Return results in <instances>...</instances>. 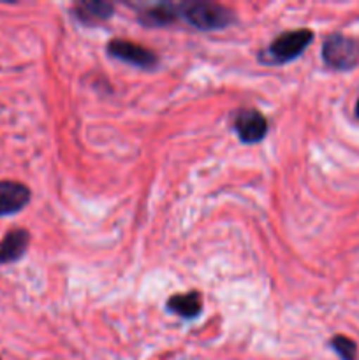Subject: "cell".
<instances>
[{
  "label": "cell",
  "instance_id": "1",
  "mask_svg": "<svg viewBox=\"0 0 359 360\" xmlns=\"http://www.w3.org/2000/svg\"><path fill=\"white\" fill-rule=\"evenodd\" d=\"M178 16L197 30H220L234 21V13L229 7L208 0L180 2Z\"/></svg>",
  "mask_w": 359,
  "mask_h": 360
},
{
  "label": "cell",
  "instance_id": "2",
  "mask_svg": "<svg viewBox=\"0 0 359 360\" xmlns=\"http://www.w3.org/2000/svg\"><path fill=\"white\" fill-rule=\"evenodd\" d=\"M312 41L313 32L310 28L284 32L277 39H273V42L264 51H260L259 60L263 63H270V65H284V63L298 58Z\"/></svg>",
  "mask_w": 359,
  "mask_h": 360
},
{
  "label": "cell",
  "instance_id": "3",
  "mask_svg": "<svg viewBox=\"0 0 359 360\" xmlns=\"http://www.w3.org/2000/svg\"><path fill=\"white\" fill-rule=\"evenodd\" d=\"M322 60L333 70H351L359 63V41L334 32L322 42Z\"/></svg>",
  "mask_w": 359,
  "mask_h": 360
},
{
  "label": "cell",
  "instance_id": "4",
  "mask_svg": "<svg viewBox=\"0 0 359 360\" xmlns=\"http://www.w3.org/2000/svg\"><path fill=\"white\" fill-rule=\"evenodd\" d=\"M106 51L113 58L122 60V62L130 63V65L139 67V69L150 70L157 67L158 63V56L151 49L129 41V39H113V41L108 42Z\"/></svg>",
  "mask_w": 359,
  "mask_h": 360
},
{
  "label": "cell",
  "instance_id": "5",
  "mask_svg": "<svg viewBox=\"0 0 359 360\" xmlns=\"http://www.w3.org/2000/svg\"><path fill=\"white\" fill-rule=\"evenodd\" d=\"M234 130L243 143H259L267 134V122L257 109H241L234 118Z\"/></svg>",
  "mask_w": 359,
  "mask_h": 360
},
{
  "label": "cell",
  "instance_id": "6",
  "mask_svg": "<svg viewBox=\"0 0 359 360\" xmlns=\"http://www.w3.org/2000/svg\"><path fill=\"white\" fill-rule=\"evenodd\" d=\"M30 202V188L20 181H0V217L16 214Z\"/></svg>",
  "mask_w": 359,
  "mask_h": 360
},
{
  "label": "cell",
  "instance_id": "7",
  "mask_svg": "<svg viewBox=\"0 0 359 360\" xmlns=\"http://www.w3.org/2000/svg\"><path fill=\"white\" fill-rule=\"evenodd\" d=\"M137 20L146 27H168L180 20L178 4L175 2H158L146 4L137 9Z\"/></svg>",
  "mask_w": 359,
  "mask_h": 360
},
{
  "label": "cell",
  "instance_id": "8",
  "mask_svg": "<svg viewBox=\"0 0 359 360\" xmlns=\"http://www.w3.org/2000/svg\"><path fill=\"white\" fill-rule=\"evenodd\" d=\"M30 245V234L25 229L9 231L0 241V266L18 262L27 253Z\"/></svg>",
  "mask_w": 359,
  "mask_h": 360
},
{
  "label": "cell",
  "instance_id": "9",
  "mask_svg": "<svg viewBox=\"0 0 359 360\" xmlns=\"http://www.w3.org/2000/svg\"><path fill=\"white\" fill-rule=\"evenodd\" d=\"M74 13L77 20H81L87 25L101 23V21L109 20L115 13V6L104 0H81L74 4Z\"/></svg>",
  "mask_w": 359,
  "mask_h": 360
},
{
  "label": "cell",
  "instance_id": "10",
  "mask_svg": "<svg viewBox=\"0 0 359 360\" xmlns=\"http://www.w3.org/2000/svg\"><path fill=\"white\" fill-rule=\"evenodd\" d=\"M168 309L182 319H196L203 311V297L199 292H187V294H175L165 302Z\"/></svg>",
  "mask_w": 359,
  "mask_h": 360
},
{
  "label": "cell",
  "instance_id": "11",
  "mask_svg": "<svg viewBox=\"0 0 359 360\" xmlns=\"http://www.w3.org/2000/svg\"><path fill=\"white\" fill-rule=\"evenodd\" d=\"M331 348L334 350V354L338 355L341 360H359L358 355V343L354 340H351L348 336L344 334H336V336L331 338L329 341Z\"/></svg>",
  "mask_w": 359,
  "mask_h": 360
},
{
  "label": "cell",
  "instance_id": "12",
  "mask_svg": "<svg viewBox=\"0 0 359 360\" xmlns=\"http://www.w3.org/2000/svg\"><path fill=\"white\" fill-rule=\"evenodd\" d=\"M355 116L359 118V98H358V102H355Z\"/></svg>",
  "mask_w": 359,
  "mask_h": 360
}]
</instances>
